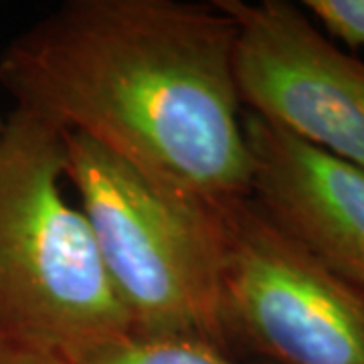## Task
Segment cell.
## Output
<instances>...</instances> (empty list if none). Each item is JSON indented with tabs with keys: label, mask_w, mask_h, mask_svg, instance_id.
Wrapping results in <instances>:
<instances>
[{
	"label": "cell",
	"mask_w": 364,
	"mask_h": 364,
	"mask_svg": "<svg viewBox=\"0 0 364 364\" xmlns=\"http://www.w3.org/2000/svg\"><path fill=\"white\" fill-rule=\"evenodd\" d=\"M235 45L217 2L69 0L6 47L0 85L14 109L227 207L251 196Z\"/></svg>",
	"instance_id": "obj_1"
},
{
	"label": "cell",
	"mask_w": 364,
	"mask_h": 364,
	"mask_svg": "<svg viewBox=\"0 0 364 364\" xmlns=\"http://www.w3.org/2000/svg\"><path fill=\"white\" fill-rule=\"evenodd\" d=\"M77 195L132 334L227 348L225 208L176 193L85 136L61 132Z\"/></svg>",
	"instance_id": "obj_2"
},
{
	"label": "cell",
	"mask_w": 364,
	"mask_h": 364,
	"mask_svg": "<svg viewBox=\"0 0 364 364\" xmlns=\"http://www.w3.org/2000/svg\"><path fill=\"white\" fill-rule=\"evenodd\" d=\"M65 184L63 134L13 109L0 138V342L71 360L132 326Z\"/></svg>",
	"instance_id": "obj_3"
},
{
	"label": "cell",
	"mask_w": 364,
	"mask_h": 364,
	"mask_svg": "<svg viewBox=\"0 0 364 364\" xmlns=\"http://www.w3.org/2000/svg\"><path fill=\"white\" fill-rule=\"evenodd\" d=\"M229 340L269 364H364V291L273 225L253 198L225 208Z\"/></svg>",
	"instance_id": "obj_4"
},
{
	"label": "cell",
	"mask_w": 364,
	"mask_h": 364,
	"mask_svg": "<svg viewBox=\"0 0 364 364\" xmlns=\"http://www.w3.org/2000/svg\"><path fill=\"white\" fill-rule=\"evenodd\" d=\"M237 28L243 107L364 168V63L287 0H215Z\"/></svg>",
	"instance_id": "obj_5"
},
{
	"label": "cell",
	"mask_w": 364,
	"mask_h": 364,
	"mask_svg": "<svg viewBox=\"0 0 364 364\" xmlns=\"http://www.w3.org/2000/svg\"><path fill=\"white\" fill-rule=\"evenodd\" d=\"M251 198L328 269L364 286V168L245 109Z\"/></svg>",
	"instance_id": "obj_6"
},
{
	"label": "cell",
	"mask_w": 364,
	"mask_h": 364,
	"mask_svg": "<svg viewBox=\"0 0 364 364\" xmlns=\"http://www.w3.org/2000/svg\"><path fill=\"white\" fill-rule=\"evenodd\" d=\"M73 364H269L229 356L227 348L191 338H156L124 334L91 346L71 358Z\"/></svg>",
	"instance_id": "obj_7"
},
{
	"label": "cell",
	"mask_w": 364,
	"mask_h": 364,
	"mask_svg": "<svg viewBox=\"0 0 364 364\" xmlns=\"http://www.w3.org/2000/svg\"><path fill=\"white\" fill-rule=\"evenodd\" d=\"M301 6L330 37L348 47H364V0H306Z\"/></svg>",
	"instance_id": "obj_8"
},
{
	"label": "cell",
	"mask_w": 364,
	"mask_h": 364,
	"mask_svg": "<svg viewBox=\"0 0 364 364\" xmlns=\"http://www.w3.org/2000/svg\"><path fill=\"white\" fill-rule=\"evenodd\" d=\"M0 364H73L57 352L0 342Z\"/></svg>",
	"instance_id": "obj_9"
},
{
	"label": "cell",
	"mask_w": 364,
	"mask_h": 364,
	"mask_svg": "<svg viewBox=\"0 0 364 364\" xmlns=\"http://www.w3.org/2000/svg\"><path fill=\"white\" fill-rule=\"evenodd\" d=\"M4 126H6V119L0 117V138H2V134H4Z\"/></svg>",
	"instance_id": "obj_10"
},
{
	"label": "cell",
	"mask_w": 364,
	"mask_h": 364,
	"mask_svg": "<svg viewBox=\"0 0 364 364\" xmlns=\"http://www.w3.org/2000/svg\"><path fill=\"white\" fill-rule=\"evenodd\" d=\"M363 291H364V286H363Z\"/></svg>",
	"instance_id": "obj_11"
}]
</instances>
